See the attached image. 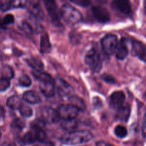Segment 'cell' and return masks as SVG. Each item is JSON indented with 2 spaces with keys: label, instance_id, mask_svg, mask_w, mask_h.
<instances>
[{
  "label": "cell",
  "instance_id": "6da1fadb",
  "mask_svg": "<svg viewBox=\"0 0 146 146\" xmlns=\"http://www.w3.org/2000/svg\"><path fill=\"white\" fill-rule=\"evenodd\" d=\"M34 76L38 79V86L41 92L47 98L53 97L55 94V80L48 73L44 71H34Z\"/></svg>",
  "mask_w": 146,
  "mask_h": 146
},
{
  "label": "cell",
  "instance_id": "7a4b0ae2",
  "mask_svg": "<svg viewBox=\"0 0 146 146\" xmlns=\"http://www.w3.org/2000/svg\"><path fill=\"white\" fill-rule=\"evenodd\" d=\"M93 138L94 135L90 131L81 130L66 133L61 137V141L64 145H75L85 143L91 141Z\"/></svg>",
  "mask_w": 146,
  "mask_h": 146
},
{
  "label": "cell",
  "instance_id": "3957f363",
  "mask_svg": "<svg viewBox=\"0 0 146 146\" xmlns=\"http://www.w3.org/2000/svg\"><path fill=\"white\" fill-rule=\"evenodd\" d=\"M61 17L67 23L74 24L82 19V14L77 9L70 4H64L61 9Z\"/></svg>",
  "mask_w": 146,
  "mask_h": 146
},
{
  "label": "cell",
  "instance_id": "277c9868",
  "mask_svg": "<svg viewBox=\"0 0 146 146\" xmlns=\"http://www.w3.org/2000/svg\"><path fill=\"white\" fill-rule=\"evenodd\" d=\"M84 61L93 72L98 73L101 70L102 61L99 54L95 48H91L86 54Z\"/></svg>",
  "mask_w": 146,
  "mask_h": 146
},
{
  "label": "cell",
  "instance_id": "5b68a950",
  "mask_svg": "<svg viewBox=\"0 0 146 146\" xmlns=\"http://www.w3.org/2000/svg\"><path fill=\"white\" fill-rule=\"evenodd\" d=\"M118 44V37L115 34H108L101 40L103 49L108 55H112L115 52Z\"/></svg>",
  "mask_w": 146,
  "mask_h": 146
},
{
  "label": "cell",
  "instance_id": "8992f818",
  "mask_svg": "<svg viewBox=\"0 0 146 146\" xmlns=\"http://www.w3.org/2000/svg\"><path fill=\"white\" fill-rule=\"evenodd\" d=\"M57 111L59 113L60 118L62 120L75 119L79 113L78 108L70 104L61 105Z\"/></svg>",
  "mask_w": 146,
  "mask_h": 146
},
{
  "label": "cell",
  "instance_id": "52a82bcc",
  "mask_svg": "<svg viewBox=\"0 0 146 146\" xmlns=\"http://www.w3.org/2000/svg\"><path fill=\"white\" fill-rule=\"evenodd\" d=\"M41 119L45 123H55L61 120L58 111L51 107H44L41 111Z\"/></svg>",
  "mask_w": 146,
  "mask_h": 146
},
{
  "label": "cell",
  "instance_id": "ba28073f",
  "mask_svg": "<svg viewBox=\"0 0 146 146\" xmlns=\"http://www.w3.org/2000/svg\"><path fill=\"white\" fill-rule=\"evenodd\" d=\"M55 87L58 95L62 98H71L73 96L74 89L72 86L63 78H57L55 80Z\"/></svg>",
  "mask_w": 146,
  "mask_h": 146
},
{
  "label": "cell",
  "instance_id": "9c48e42d",
  "mask_svg": "<svg viewBox=\"0 0 146 146\" xmlns=\"http://www.w3.org/2000/svg\"><path fill=\"white\" fill-rule=\"evenodd\" d=\"M46 9L47 10L48 15L51 18V21L56 25L60 24V19H61V13L58 11V7L55 1L48 0V1H44Z\"/></svg>",
  "mask_w": 146,
  "mask_h": 146
},
{
  "label": "cell",
  "instance_id": "30bf717a",
  "mask_svg": "<svg viewBox=\"0 0 146 146\" xmlns=\"http://www.w3.org/2000/svg\"><path fill=\"white\" fill-rule=\"evenodd\" d=\"M131 53L133 55L138 56L141 61L146 62V46L141 41L133 40Z\"/></svg>",
  "mask_w": 146,
  "mask_h": 146
},
{
  "label": "cell",
  "instance_id": "8fae6325",
  "mask_svg": "<svg viewBox=\"0 0 146 146\" xmlns=\"http://www.w3.org/2000/svg\"><path fill=\"white\" fill-rule=\"evenodd\" d=\"M92 12L96 19L99 22L106 23L110 20L109 12L104 7L101 6H95L93 7Z\"/></svg>",
  "mask_w": 146,
  "mask_h": 146
},
{
  "label": "cell",
  "instance_id": "7c38bea8",
  "mask_svg": "<svg viewBox=\"0 0 146 146\" xmlns=\"http://www.w3.org/2000/svg\"><path fill=\"white\" fill-rule=\"evenodd\" d=\"M125 96L122 91H115L111 94L110 97V105L112 108L118 110L124 104Z\"/></svg>",
  "mask_w": 146,
  "mask_h": 146
},
{
  "label": "cell",
  "instance_id": "4fadbf2b",
  "mask_svg": "<svg viewBox=\"0 0 146 146\" xmlns=\"http://www.w3.org/2000/svg\"><path fill=\"white\" fill-rule=\"evenodd\" d=\"M27 8H28L29 12L34 17L37 18L42 19L44 14L43 12L42 8L40 5L39 1H29L27 2Z\"/></svg>",
  "mask_w": 146,
  "mask_h": 146
},
{
  "label": "cell",
  "instance_id": "5bb4252c",
  "mask_svg": "<svg viewBox=\"0 0 146 146\" xmlns=\"http://www.w3.org/2000/svg\"><path fill=\"white\" fill-rule=\"evenodd\" d=\"M115 55L116 57L120 60L125 59L128 55V48L127 46L126 41L125 38H122L121 41L118 42V46H117L116 50H115Z\"/></svg>",
  "mask_w": 146,
  "mask_h": 146
},
{
  "label": "cell",
  "instance_id": "9a60e30c",
  "mask_svg": "<svg viewBox=\"0 0 146 146\" xmlns=\"http://www.w3.org/2000/svg\"><path fill=\"white\" fill-rule=\"evenodd\" d=\"M112 5L114 8L125 14H129L131 12V6L128 1L116 0L113 1Z\"/></svg>",
  "mask_w": 146,
  "mask_h": 146
},
{
  "label": "cell",
  "instance_id": "2e32d148",
  "mask_svg": "<svg viewBox=\"0 0 146 146\" xmlns=\"http://www.w3.org/2000/svg\"><path fill=\"white\" fill-rule=\"evenodd\" d=\"M23 99L31 104H36L41 102V97L35 91H28L23 94Z\"/></svg>",
  "mask_w": 146,
  "mask_h": 146
},
{
  "label": "cell",
  "instance_id": "e0dca14e",
  "mask_svg": "<svg viewBox=\"0 0 146 146\" xmlns=\"http://www.w3.org/2000/svg\"><path fill=\"white\" fill-rule=\"evenodd\" d=\"M51 50V44L47 34H43L40 41V51L42 54H48Z\"/></svg>",
  "mask_w": 146,
  "mask_h": 146
},
{
  "label": "cell",
  "instance_id": "ac0fdd59",
  "mask_svg": "<svg viewBox=\"0 0 146 146\" xmlns=\"http://www.w3.org/2000/svg\"><path fill=\"white\" fill-rule=\"evenodd\" d=\"M117 111V118L118 119L124 121H128L131 113V107L128 104H123Z\"/></svg>",
  "mask_w": 146,
  "mask_h": 146
},
{
  "label": "cell",
  "instance_id": "d6986e66",
  "mask_svg": "<svg viewBox=\"0 0 146 146\" xmlns=\"http://www.w3.org/2000/svg\"><path fill=\"white\" fill-rule=\"evenodd\" d=\"M27 62L34 69V71H42L44 64L40 58L36 57H31L27 60Z\"/></svg>",
  "mask_w": 146,
  "mask_h": 146
},
{
  "label": "cell",
  "instance_id": "ffe728a7",
  "mask_svg": "<svg viewBox=\"0 0 146 146\" xmlns=\"http://www.w3.org/2000/svg\"><path fill=\"white\" fill-rule=\"evenodd\" d=\"M23 103L21 99L19 96H14L8 98L7 101V106L9 108L13 110H19L22 106Z\"/></svg>",
  "mask_w": 146,
  "mask_h": 146
},
{
  "label": "cell",
  "instance_id": "44dd1931",
  "mask_svg": "<svg viewBox=\"0 0 146 146\" xmlns=\"http://www.w3.org/2000/svg\"><path fill=\"white\" fill-rule=\"evenodd\" d=\"M61 128L68 133L75 131L78 127V123L75 119L71 120H63L61 123Z\"/></svg>",
  "mask_w": 146,
  "mask_h": 146
},
{
  "label": "cell",
  "instance_id": "7402d4cb",
  "mask_svg": "<svg viewBox=\"0 0 146 146\" xmlns=\"http://www.w3.org/2000/svg\"><path fill=\"white\" fill-rule=\"evenodd\" d=\"M70 104L74 106L76 108H78V110H84L85 109V104L84 101L81 99V98L78 96H72L71 98H69Z\"/></svg>",
  "mask_w": 146,
  "mask_h": 146
},
{
  "label": "cell",
  "instance_id": "603a6c76",
  "mask_svg": "<svg viewBox=\"0 0 146 146\" xmlns=\"http://www.w3.org/2000/svg\"><path fill=\"white\" fill-rule=\"evenodd\" d=\"M22 141L24 143L31 144L36 141V137L35 131H32L27 133L24 135L22 138Z\"/></svg>",
  "mask_w": 146,
  "mask_h": 146
},
{
  "label": "cell",
  "instance_id": "cb8c5ba5",
  "mask_svg": "<svg viewBox=\"0 0 146 146\" xmlns=\"http://www.w3.org/2000/svg\"><path fill=\"white\" fill-rule=\"evenodd\" d=\"M1 74H2V78H5L9 80L12 78L14 76V73L12 68L9 66H5L3 67Z\"/></svg>",
  "mask_w": 146,
  "mask_h": 146
},
{
  "label": "cell",
  "instance_id": "d4e9b609",
  "mask_svg": "<svg viewBox=\"0 0 146 146\" xmlns=\"http://www.w3.org/2000/svg\"><path fill=\"white\" fill-rule=\"evenodd\" d=\"M19 111L21 115H22L23 117H24V118H29V117H31L33 114L32 109H31L29 106H28L24 105V104H23L22 106L20 107Z\"/></svg>",
  "mask_w": 146,
  "mask_h": 146
},
{
  "label": "cell",
  "instance_id": "484cf974",
  "mask_svg": "<svg viewBox=\"0 0 146 146\" xmlns=\"http://www.w3.org/2000/svg\"><path fill=\"white\" fill-rule=\"evenodd\" d=\"M114 132H115V135L120 138H125L127 135V134H128V131H127L126 128L123 126V125H117L115 127Z\"/></svg>",
  "mask_w": 146,
  "mask_h": 146
},
{
  "label": "cell",
  "instance_id": "4316f807",
  "mask_svg": "<svg viewBox=\"0 0 146 146\" xmlns=\"http://www.w3.org/2000/svg\"><path fill=\"white\" fill-rule=\"evenodd\" d=\"M44 126H45V123L41 119H36L33 121L31 123V127L33 130L34 131H37V130H44Z\"/></svg>",
  "mask_w": 146,
  "mask_h": 146
},
{
  "label": "cell",
  "instance_id": "83f0119b",
  "mask_svg": "<svg viewBox=\"0 0 146 146\" xmlns=\"http://www.w3.org/2000/svg\"><path fill=\"white\" fill-rule=\"evenodd\" d=\"M19 83L21 86L29 87L31 84V80L30 77L27 75H23L19 78Z\"/></svg>",
  "mask_w": 146,
  "mask_h": 146
},
{
  "label": "cell",
  "instance_id": "f1b7e54d",
  "mask_svg": "<svg viewBox=\"0 0 146 146\" xmlns=\"http://www.w3.org/2000/svg\"><path fill=\"white\" fill-rule=\"evenodd\" d=\"M20 29L27 34H31L33 32V27H31V24L27 21H23L20 24Z\"/></svg>",
  "mask_w": 146,
  "mask_h": 146
},
{
  "label": "cell",
  "instance_id": "f546056e",
  "mask_svg": "<svg viewBox=\"0 0 146 146\" xmlns=\"http://www.w3.org/2000/svg\"><path fill=\"white\" fill-rule=\"evenodd\" d=\"M25 126V123L21 119H17L11 124V128L15 131H21Z\"/></svg>",
  "mask_w": 146,
  "mask_h": 146
},
{
  "label": "cell",
  "instance_id": "4dcf8cb0",
  "mask_svg": "<svg viewBox=\"0 0 146 146\" xmlns=\"http://www.w3.org/2000/svg\"><path fill=\"white\" fill-rule=\"evenodd\" d=\"M10 86V81L9 79H7L5 78L1 77L0 78V92L6 91L8 89Z\"/></svg>",
  "mask_w": 146,
  "mask_h": 146
},
{
  "label": "cell",
  "instance_id": "1f68e13d",
  "mask_svg": "<svg viewBox=\"0 0 146 146\" xmlns=\"http://www.w3.org/2000/svg\"><path fill=\"white\" fill-rule=\"evenodd\" d=\"M34 131V130H33ZM36 133V141H39V142H44L45 141L46 138V133L44 130H37V131H34Z\"/></svg>",
  "mask_w": 146,
  "mask_h": 146
},
{
  "label": "cell",
  "instance_id": "d6a6232c",
  "mask_svg": "<svg viewBox=\"0 0 146 146\" xmlns=\"http://www.w3.org/2000/svg\"><path fill=\"white\" fill-rule=\"evenodd\" d=\"M12 8V1H0V9L6 11Z\"/></svg>",
  "mask_w": 146,
  "mask_h": 146
},
{
  "label": "cell",
  "instance_id": "836d02e7",
  "mask_svg": "<svg viewBox=\"0 0 146 146\" xmlns=\"http://www.w3.org/2000/svg\"><path fill=\"white\" fill-rule=\"evenodd\" d=\"M14 21V17L12 14H7L3 19V24L7 25V24H13Z\"/></svg>",
  "mask_w": 146,
  "mask_h": 146
},
{
  "label": "cell",
  "instance_id": "e575fe53",
  "mask_svg": "<svg viewBox=\"0 0 146 146\" xmlns=\"http://www.w3.org/2000/svg\"><path fill=\"white\" fill-rule=\"evenodd\" d=\"M73 3L77 4V5H79L81 7H86L91 4V1H87V0H72Z\"/></svg>",
  "mask_w": 146,
  "mask_h": 146
},
{
  "label": "cell",
  "instance_id": "d590c367",
  "mask_svg": "<svg viewBox=\"0 0 146 146\" xmlns=\"http://www.w3.org/2000/svg\"><path fill=\"white\" fill-rule=\"evenodd\" d=\"M102 78L106 82L110 83V84H115V80L112 76L109 75V74H105L102 76Z\"/></svg>",
  "mask_w": 146,
  "mask_h": 146
},
{
  "label": "cell",
  "instance_id": "8d00e7d4",
  "mask_svg": "<svg viewBox=\"0 0 146 146\" xmlns=\"http://www.w3.org/2000/svg\"><path fill=\"white\" fill-rule=\"evenodd\" d=\"M142 133L144 138H146V113L143 118V126H142Z\"/></svg>",
  "mask_w": 146,
  "mask_h": 146
},
{
  "label": "cell",
  "instance_id": "74e56055",
  "mask_svg": "<svg viewBox=\"0 0 146 146\" xmlns=\"http://www.w3.org/2000/svg\"><path fill=\"white\" fill-rule=\"evenodd\" d=\"M96 146H113L111 144L108 143L106 142H104V141H98L96 143Z\"/></svg>",
  "mask_w": 146,
  "mask_h": 146
},
{
  "label": "cell",
  "instance_id": "f35d334b",
  "mask_svg": "<svg viewBox=\"0 0 146 146\" xmlns=\"http://www.w3.org/2000/svg\"><path fill=\"white\" fill-rule=\"evenodd\" d=\"M4 113H5V111H4V108L0 106V118H4Z\"/></svg>",
  "mask_w": 146,
  "mask_h": 146
},
{
  "label": "cell",
  "instance_id": "ab89813d",
  "mask_svg": "<svg viewBox=\"0 0 146 146\" xmlns=\"http://www.w3.org/2000/svg\"><path fill=\"white\" fill-rule=\"evenodd\" d=\"M44 146H54V145L52 142H48L46 143H45Z\"/></svg>",
  "mask_w": 146,
  "mask_h": 146
},
{
  "label": "cell",
  "instance_id": "60d3db41",
  "mask_svg": "<svg viewBox=\"0 0 146 146\" xmlns=\"http://www.w3.org/2000/svg\"><path fill=\"white\" fill-rule=\"evenodd\" d=\"M145 96H146V93H145Z\"/></svg>",
  "mask_w": 146,
  "mask_h": 146
}]
</instances>
